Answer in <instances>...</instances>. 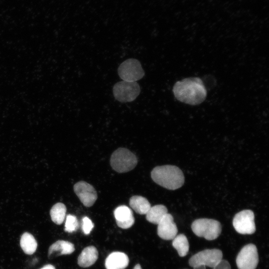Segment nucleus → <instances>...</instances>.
Instances as JSON below:
<instances>
[{
  "instance_id": "393cba45",
  "label": "nucleus",
  "mask_w": 269,
  "mask_h": 269,
  "mask_svg": "<svg viewBox=\"0 0 269 269\" xmlns=\"http://www.w3.org/2000/svg\"><path fill=\"white\" fill-rule=\"evenodd\" d=\"M194 269H206V267L203 265H199L193 267Z\"/></svg>"
},
{
  "instance_id": "39448f33",
  "label": "nucleus",
  "mask_w": 269,
  "mask_h": 269,
  "mask_svg": "<svg viewBox=\"0 0 269 269\" xmlns=\"http://www.w3.org/2000/svg\"><path fill=\"white\" fill-rule=\"evenodd\" d=\"M140 92V87L136 82L120 81L115 84L113 89L115 99L122 103L133 101Z\"/></svg>"
},
{
  "instance_id": "6e6552de",
  "label": "nucleus",
  "mask_w": 269,
  "mask_h": 269,
  "mask_svg": "<svg viewBox=\"0 0 269 269\" xmlns=\"http://www.w3.org/2000/svg\"><path fill=\"white\" fill-rule=\"evenodd\" d=\"M236 262L238 269H256L259 263L256 246L253 244L244 246L238 253Z\"/></svg>"
},
{
  "instance_id": "f257e3e1",
  "label": "nucleus",
  "mask_w": 269,
  "mask_h": 269,
  "mask_svg": "<svg viewBox=\"0 0 269 269\" xmlns=\"http://www.w3.org/2000/svg\"><path fill=\"white\" fill-rule=\"evenodd\" d=\"M175 98L179 101L191 105H196L206 99L207 91L199 78H188L177 82L173 88Z\"/></svg>"
},
{
  "instance_id": "ddd939ff",
  "label": "nucleus",
  "mask_w": 269,
  "mask_h": 269,
  "mask_svg": "<svg viewBox=\"0 0 269 269\" xmlns=\"http://www.w3.org/2000/svg\"><path fill=\"white\" fill-rule=\"evenodd\" d=\"M129 263L128 256L124 253L114 252L111 253L105 260L106 269H125Z\"/></svg>"
},
{
  "instance_id": "0eeeda50",
  "label": "nucleus",
  "mask_w": 269,
  "mask_h": 269,
  "mask_svg": "<svg viewBox=\"0 0 269 269\" xmlns=\"http://www.w3.org/2000/svg\"><path fill=\"white\" fill-rule=\"evenodd\" d=\"M222 257L223 253L219 249H206L192 256L189 260V264L192 267L203 265L213 268L222 259Z\"/></svg>"
},
{
  "instance_id": "4468645a",
  "label": "nucleus",
  "mask_w": 269,
  "mask_h": 269,
  "mask_svg": "<svg viewBox=\"0 0 269 269\" xmlns=\"http://www.w3.org/2000/svg\"><path fill=\"white\" fill-rule=\"evenodd\" d=\"M74 251V245L72 243L58 240L49 248L48 257L49 259H52L56 256L71 254Z\"/></svg>"
},
{
  "instance_id": "aec40b11",
  "label": "nucleus",
  "mask_w": 269,
  "mask_h": 269,
  "mask_svg": "<svg viewBox=\"0 0 269 269\" xmlns=\"http://www.w3.org/2000/svg\"><path fill=\"white\" fill-rule=\"evenodd\" d=\"M66 207L62 203H58L53 206L50 212L51 220L57 225L61 224L66 217Z\"/></svg>"
},
{
  "instance_id": "b1692460",
  "label": "nucleus",
  "mask_w": 269,
  "mask_h": 269,
  "mask_svg": "<svg viewBox=\"0 0 269 269\" xmlns=\"http://www.w3.org/2000/svg\"><path fill=\"white\" fill-rule=\"evenodd\" d=\"M40 269H55V267L51 265H47L43 267Z\"/></svg>"
},
{
  "instance_id": "1a4fd4ad",
  "label": "nucleus",
  "mask_w": 269,
  "mask_h": 269,
  "mask_svg": "<svg viewBox=\"0 0 269 269\" xmlns=\"http://www.w3.org/2000/svg\"><path fill=\"white\" fill-rule=\"evenodd\" d=\"M255 215L251 210H244L237 213L233 220V225L239 234L251 235L256 230Z\"/></svg>"
},
{
  "instance_id": "7ed1b4c3",
  "label": "nucleus",
  "mask_w": 269,
  "mask_h": 269,
  "mask_svg": "<svg viewBox=\"0 0 269 269\" xmlns=\"http://www.w3.org/2000/svg\"><path fill=\"white\" fill-rule=\"evenodd\" d=\"M191 229L196 236L209 241L217 239L222 231L221 225L218 221L207 218L194 220L191 224Z\"/></svg>"
},
{
  "instance_id": "423d86ee",
  "label": "nucleus",
  "mask_w": 269,
  "mask_h": 269,
  "mask_svg": "<svg viewBox=\"0 0 269 269\" xmlns=\"http://www.w3.org/2000/svg\"><path fill=\"white\" fill-rule=\"evenodd\" d=\"M118 72L120 77L123 81L136 82L144 75L140 62L135 59H128L119 66Z\"/></svg>"
},
{
  "instance_id": "a878e982",
  "label": "nucleus",
  "mask_w": 269,
  "mask_h": 269,
  "mask_svg": "<svg viewBox=\"0 0 269 269\" xmlns=\"http://www.w3.org/2000/svg\"><path fill=\"white\" fill-rule=\"evenodd\" d=\"M133 269H141V268L139 264H136Z\"/></svg>"
},
{
  "instance_id": "bb28decb",
  "label": "nucleus",
  "mask_w": 269,
  "mask_h": 269,
  "mask_svg": "<svg viewBox=\"0 0 269 269\" xmlns=\"http://www.w3.org/2000/svg\"></svg>"
},
{
  "instance_id": "20e7f679",
  "label": "nucleus",
  "mask_w": 269,
  "mask_h": 269,
  "mask_svg": "<svg viewBox=\"0 0 269 269\" xmlns=\"http://www.w3.org/2000/svg\"><path fill=\"white\" fill-rule=\"evenodd\" d=\"M137 160L134 154L126 148H119L112 154L110 164L112 168L119 173L128 172L136 165Z\"/></svg>"
},
{
  "instance_id": "a211bd4d",
  "label": "nucleus",
  "mask_w": 269,
  "mask_h": 269,
  "mask_svg": "<svg viewBox=\"0 0 269 269\" xmlns=\"http://www.w3.org/2000/svg\"><path fill=\"white\" fill-rule=\"evenodd\" d=\"M20 247L25 254L32 255L35 253L37 247V243L34 237L30 233H24L20 240Z\"/></svg>"
},
{
  "instance_id": "9b49d317",
  "label": "nucleus",
  "mask_w": 269,
  "mask_h": 269,
  "mask_svg": "<svg viewBox=\"0 0 269 269\" xmlns=\"http://www.w3.org/2000/svg\"><path fill=\"white\" fill-rule=\"evenodd\" d=\"M157 235L165 240H173L177 235L178 230L172 216L166 214L157 224Z\"/></svg>"
},
{
  "instance_id": "dca6fc26",
  "label": "nucleus",
  "mask_w": 269,
  "mask_h": 269,
  "mask_svg": "<svg viewBox=\"0 0 269 269\" xmlns=\"http://www.w3.org/2000/svg\"><path fill=\"white\" fill-rule=\"evenodd\" d=\"M129 203L131 207L135 212L141 215L146 214L151 207L147 199L141 196H132Z\"/></svg>"
},
{
  "instance_id": "5701e85b",
  "label": "nucleus",
  "mask_w": 269,
  "mask_h": 269,
  "mask_svg": "<svg viewBox=\"0 0 269 269\" xmlns=\"http://www.w3.org/2000/svg\"><path fill=\"white\" fill-rule=\"evenodd\" d=\"M213 268V269H231L229 263L227 260L223 259Z\"/></svg>"
},
{
  "instance_id": "f8f14e48",
  "label": "nucleus",
  "mask_w": 269,
  "mask_h": 269,
  "mask_svg": "<svg viewBox=\"0 0 269 269\" xmlns=\"http://www.w3.org/2000/svg\"><path fill=\"white\" fill-rule=\"evenodd\" d=\"M117 225L121 228L126 229L131 227L134 223V218L131 209L125 205L116 208L114 212Z\"/></svg>"
},
{
  "instance_id": "412c9836",
  "label": "nucleus",
  "mask_w": 269,
  "mask_h": 269,
  "mask_svg": "<svg viewBox=\"0 0 269 269\" xmlns=\"http://www.w3.org/2000/svg\"><path fill=\"white\" fill-rule=\"evenodd\" d=\"M79 228V222L74 215H67L65 223V231L68 233H72L77 230Z\"/></svg>"
},
{
  "instance_id": "f03ea898",
  "label": "nucleus",
  "mask_w": 269,
  "mask_h": 269,
  "mask_svg": "<svg viewBox=\"0 0 269 269\" xmlns=\"http://www.w3.org/2000/svg\"><path fill=\"white\" fill-rule=\"evenodd\" d=\"M151 177L156 183L169 190L179 188L184 182L182 171L174 165L156 166L151 171Z\"/></svg>"
},
{
  "instance_id": "f3484780",
  "label": "nucleus",
  "mask_w": 269,
  "mask_h": 269,
  "mask_svg": "<svg viewBox=\"0 0 269 269\" xmlns=\"http://www.w3.org/2000/svg\"><path fill=\"white\" fill-rule=\"evenodd\" d=\"M167 213V209L165 206L156 205L150 207L146 214V219L149 222L157 225Z\"/></svg>"
},
{
  "instance_id": "4be33fe9",
  "label": "nucleus",
  "mask_w": 269,
  "mask_h": 269,
  "mask_svg": "<svg viewBox=\"0 0 269 269\" xmlns=\"http://www.w3.org/2000/svg\"><path fill=\"white\" fill-rule=\"evenodd\" d=\"M94 227V224L87 217H84L82 219V228L83 233L85 235H88L90 233Z\"/></svg>"
},
{
  "instance_id": "9d476101",
  "label": "nucleus",
  "mask_w": 269,
  "mask_h": 269,
  "mask_svg": "<svg viewBox=\"0 0 269 269\" xmlns=\"http://www.w3.org/2000/svg\"><path fill=\"white\" fill-rule=\"evenodd\" d=\"M74 191L81 202L86 207H91L97 199L95 188L90 184L81 181L74 185Z\"/></svg>"
},
{
  "instance_id": "2eb2a0df",
  "label": "nucleus",
  "mask_w": 269,
  "mask_h": 269,
  "mask_svg": "<svg viewBox=\"0 0 269 269\" xmlns=\"http://www.w3.org/2000/svg\"><path fill=\"white\" fill-rule=\"evenodd\" d=\"M98 258V252L96 247L90 246L85 248L78 258V264L82 268L93 265Z\"/></svg>"
},
{
  "instance_id": "6ab92c4d",
  "label": "nucleus",
  "mask_w": 269,
  "mask_h": 269,
  "mask_svg": "<svg viewBox=\"0 0 269 269\" xmlns=\"http://www.w3.org/2000/svg\"><path fill=\"white\" fill-rule=\"evenodd\" d=\"M172 246L176 249L179 256L183 257L188 253L189 245L188 239L184 234H179L173 239Z\"/></svg>"
}]
</instances>
